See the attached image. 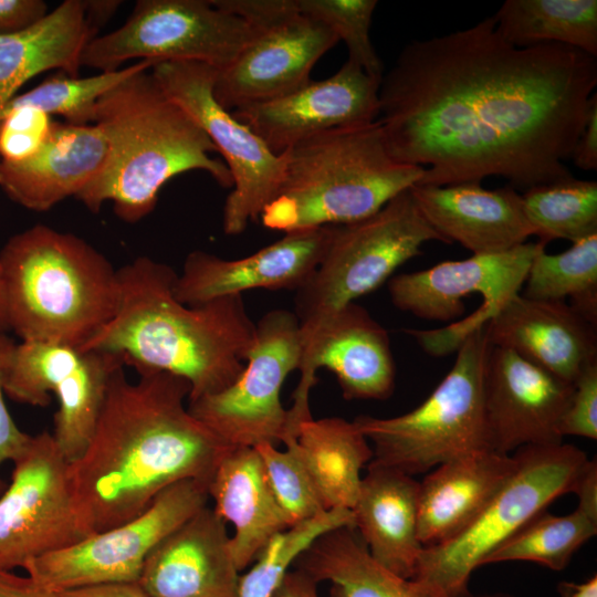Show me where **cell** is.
<instances>
[{
    "label": "cell",
    "instance_id": "cell-13",
    "mask_svg": "<svg viewBox=\"0 0 597 597\" xmlns=\"http://www.w3.org/2000/svg\"><path fill=\"white\" fill-rule=\"evenodd\" d=\"M255 325L254 342L238 378L218 392L188 400L190 413L231 448L282 441L289 411L281 402V389L301 360L294 313L273 310Z\"/></svg>",
    "mask_w": 597,
    "mask_h": 597
},
{
    "label": "cell",
    "instance_id": "cell-6",
    "mask_svg": "<svg viewBox=\"0 0 597 597\" xmlns=\"http://www.w3.org/2000/svg\"><path fill=\"white\" fill-rule=\"evenodd\" d=\"M283 154L282 182L259 219L284 233L363 220L425 172L389 155L378 121L314 134Z\"/></svg>",
    "mask_w": 597,
    "mask_h": 597
},
{
    "label": "cell",
    "instance_id": "cell-30",
    "mask_svg": "<svg viewBox=\"0 0 597 597\" xmlns=\"http://www.w3.org/2000/svg\"><path fill=\"white\" fill-rule=\"evenodd\" d=\"M317 584H331L329 597H453L443 589L391 572L369 553L353 526L320 535L294 562Z\"/></svg>",
    "mask_w": 597,
    "mask_h": 597
},
{
    "label": "cell",
    "instance_id": "cell-31",
    "mask_svg": "<svg viewBox=\"0 0 597 597\" xmlns=\"http://www.w3.org/2000/svg\"><path fill=\"white\" fill-rule=\"evenodd\" d=\"M295 447L326 510H352L362 470L373 449L354 421L339 417L306 419L298 426Z\"/></svg>",
    "mask_w": 597,
    "mask_h": 597
},
{
    "label": "cell",
    "instance_id": "cell-12",
    "mask_svg": "<svg viewBox=\"0 0 597 597\" xmlns=\"http://www.w3.org/2000/svg\"><path fill=\"white\" fill-rule=\"evenodd\" d=\"M150 72L164 93L184 108L223 157L232 177L222 216L226 234L258 220L283 179L284 154H274L213 95L217 70L199 62H158Z\"/></svg>",
    "mask_w": 597,
    "mask_h": 597
},
{
    "label": "cell",
    "instance_id": "cell-41",
    "mask_svg": "<svg viewBox=\"0 0 597 597\" xmlns=\"http://www.w3.org/2000/svg\"><path fill=\"white\" fill-rule=\"evenodd\" d=\"M561 436L597 439V359L573 383V391L559 421Z\"/></svg>",
    "mask_w": 597,
    "mask_h": 597
},
{
    "label": "cell",
    "instance_id": "cell-33",
    "mask_svg": "<svg viewBox=\"0 0 597 597\" xmlns=\"http://www.w3.org/2000/svg\"><path fill=\"white\" fill-rule=\"evenodd\" d=\"M492 18L513 46L557 43L597 56L596 0H506Z\"/></svg>",
    "mask_w": 597,
    "mask_h": 597
},
{
    "label": "cell",
    "instance_id": "cell-35",
    "mask_svg": "<svg viewBox=\"0 0 597 597\" xmlns=\"http://www.w3.org/2000/svg\"><path fill=\"white\" fill-rule=\"evenodd\" d=\"M524 213L544 247L555 240L578 241L597 233V182L569 178L526 189Z\"/></svg>",
    "mask_w": 597,
    "mask_h": 597
},
{
    "label": "cell",
    "instance_id": "cell-10",
    "mask_svg": "<svg viewBox=\"0 0 597 597\" xmlns=\"http://www.w3.org/2000/svg\"><path fill=\"white\" fill-rule=\"evenodd\" d=\"M258 32L212 0H139L119 28L90 41L81 65L106 72L138 59L192 61L223 71Z\"/></svg>",
    "mask_w": 597,
    "mask_h": 597
},
{
    "label": "cell",
    "instance_id": "cell-19",
    "mask_svg": "<svg viewBox=\"0 0 597 597\" xmlns=\"http://www.w3.org/2000/svg\"><path fill=\"white\" fill-rule=\"evenodd\" d=\"M379 86L380 81L347 60L325 80L231 113L280 155L314 134L377 121Z\"/></svg>",
    "mask_w": 597,
    "mask_h": 597
},
{
    "label": "cell",
    "instance_id": "cell-7",
    "mask_svg": "<svg viewBox=\"0 0 597 597\" xmlns=\"http://www.w3.org/2000/svg\"><path fill=\"white\" fill-rule=\"evenodd\" d=\"M409 189L363 220L334 226L320 264L296 290L298 370L306 366L322 332L341 310L379 287L400 265L420 254L425 243H446L423 218Z\"/></svg>",
    "mask_w": 597,
    "mask_h": 597
},
{
    "label": "cell",
    "instance_id": "cell-49",
    "mask_svg": "<svg viewBox=\"0 0 597 597\" xmlns=\"http://www.w3.org/2000/svg\"><path fill=\"white\" fill-rule=\"evenodd\" d=\"M8 329L6 313H4V303L2 295V287L0 281V332H6Z\"/></svg>",
    "mask_w": 597,
    "mask_h": 597
},
{
    "label": "cell",
    "instance_id": "cell-40",
    "mask_svg": "<svg viewBox=\"0 0 597 597\" xmlns=\"http://www.w3.org/2000/svg\"><path fill=\"white\" fill-rule=\"evenodd\" d=\"M54 121L33 106L0 107V160L23 161L48 140Z\"/></svg>",
    "mask_w": 597,
    "mask_h": 597
},
{
    "label": "cell",
    "instance_id": "cell-22",
    "mask_svg": "<svg viewBox=\"0 0 597 597\" xmlns=\"http://www.w3.org/2000/svg\"><path fill=\"white\" fill-rule=\"evenodd\" d=\"M332 371L343 397L386 399L395 388L396 367L387 331L356 303L341 310L318 337L293 394L291 409L310 412V392L316 373Z\"/></svg>",
    "mask_w": 597,
    "mask_h": 597
},
{
    "label": "cell",
    "instance_id": "cell-2",
    "mask_svg": "<svg viewBox=\"0 0 597 597\" xmlns=\"http://www.w3.org/2000/svg\"><path fill=\"white\" fill-rule=\"evenodd\" d=\"M189 395V383L176 375L143 373L130 381L124 367L114 373L84 452L67 463L91 535L140 515L172 484H209L231 447L190 413Z\"/></svg>",
    "mask_w": 597,
    "mask_h": 597
},
{
    "label": "cell",
    "instance_id": "cell-50",
    "mask_svg": "<svg viewBox=\"0 0 597 597\" xmlns=\"http://www.w3.org/2000/svg\"><path fill=\"white\" fill-rule=\"evenodd\" d=\"M469 597H513V596L511 594H509V593L496 591V593L481 594V595H478V596L470 595Z\"/></svg>",
    "mask_w": 597,
    "mask_h": 597
},
{
    "label": "cell",
    "instance_id": "cell-34",
    "mask_svg": "<svg viewBox=\"0 0 597 597\" xmlns=\"http://www.w3.org/2000/svg\"><path fill=\"white\" fill-rule=\"evenodd\" d=\"M522 295L534 300L564 301L597 326V233L572 242L557 254L542 247L531 262Z\"/></svg>",
    "mask_w": 597,
    "mask_h": 597
},
{
    "label": "cell",
    "instance_id": "cell-17",
    "mask_svg": "<svg viewBox=\"0 0 597 597\" xmlns=\"http://www.w3.org/2000/svg\"><path fill=\"white\" fill-rule=\"evenodd\" d=\"M540 242L523 243L492 254H472L468 259L443 261L429 269L401 273L390 279L388 292L392 304L416 317L450 322L463 315V298L480 294L483 306L465 320L462 337L483 325L511 296L520 293Z\"/></svg>",
    "mask_w": 597,
    "mask_h": 597
},
{
    "label": "cell",
    "instance_id": "cell-36",
    "mask_svg": "<svg viewBox=\"0 0 597 597\" xmlns=\"http://www.w3.org/2000/svg\"><path fill=\"white\" fill-rule=\"evenodd\" d=\"M156 62L137 61L126 67L80 77L57 75L48 77L32 90L15 95L6 107L33 106L49 115H60L72 125H88L95 121L96 104L101 96L130 75L150 70Z\"/></svg>",
    "mask_w": 597,
    "mask_h": 597
},
{
    "label": "cell",
    "instance_id": "cell-15",
    "mask_svg": "<svg viewBox=\"0 0 597 597\" xmlns=\"http://www.w3.org/2000/svg\"><path fill=\"white\" fill-rule=\"evenodd\" d=\"M119 355L61 344L21 342L15 345L4 394L22 404L45 407L50 394L59 400L53 439L67 463L84 452L114 373L124 367Z\"/></svg>",
    "mask_w": 597,
    "mask_h": 597
},
{
    "label": "cell",
    "instance_id": "cell-48",
    "mask_svg": "<svg viewBox=\"0 0 597 597\" xmlns=\"http://www.w3.org/2000/svg\"><path fill=\"white\" fill-rule=\"evenodd\" d=\"M561 597H597V576L585 582H561L557 586Z\"/></svg>",
    "mask_w": 597,
    "mask_h": 597
},
{
    "label": "cell",
    "instance_id": "cell-21",
    "mask_svg": "<svg viewBox=\"0 0 597 597\" xmlns=\"http://www.w3.org/2000/svg\"><path fill=\"white\" fill-rule=\"evenodd\" d=\"M226 522L206 505L147 556L138 583L149 597H239L240 572Z\"/></svg>",
    "mask_w": 597,
    "mask_h": 597
},
{
    "label": "cell",
    "instance_id": "cell-32",
    "mask_svg": "<svg viewBox=\"0 0 597 597\" xmlns=\"http://www.w3.org/2000/svg\"><path fill=\"white\" fill-rule=\"evenodd\" d=\"M574 493L577 507L567 515L544 510L502 543L483 565L502 562H533L553 570L569 564L582 545L597 534V463L589 460Z\"/></svg>",
    "mask_w": 597,
    "mask_h": 597
},
{
    "label": "cell",
    "instance_id": "cell-39",
    "mask_svg": "<svg viewBox=\"0 0 597 597\" xmlns=\"http://www.w3.org/2000/svg\"><path fill=\"white\" fill-rule=\"evenodd\" d=\"M295 3L301 13L327 25L345 42L349 61L381 82L384 64L370 39L376 0H295Z\"/></svg>",
    "mask_w": 597,
    "mask_h": 597
},
{
    "label": "cell",
    "instance_id": "cell-23",
    "mask_svg": "<svg viewBox=\"0 0 597 597\" xmlns=\"http://www.w3.org/2000/svg\"><path fill=\"white\" fill-rule=\"evenodd\" d=\"M492 346L511 349L573 384L597 359L596 327L565 301L514 294L485 322Z\"/></svg>",
    "mask_w": 597,
    "mask_h": 597
},
{
    "label": "cell",
    "instance_id": "cell-42",
    "mask_svg": "<svg viewBox=\"0 0 597 597\" xmlns=\"http://www.w3.org/2000/svg\"><path fill=\"white\" fill-rule=\"evenodd\" d=\"M15 345L4 332H0V468L7 461L14 462L20 458L33 437L17 426L4 402V383ZM6 488V482L0 475V495Z\"/></svg>",
    "mask_w": 597,
    "mask_h": 597
},
{
    "label": "cell",
    "instance_id": "cell-3",
    "mask_svg": "<svg viewBox=\"0 0 597 597\" xmlns=\"http://www.w3.org/2000/svg\"><path fill=\"white\" fill-rule=\"evenodd\" d=\"M119 303L113 318L81 349L119 355L143 373H168L190 385L188 400L229 387L255 337L242 295L187 305L174 294L177 273L139 256L117 270Z\"/></svg>",
    "mask_w": 597,
    "mask_h": 597
},
{
    "label": "cell",
    "instance_id": "cell-8",
    "mask_svg": "<svg viewBox=\"0 0 597 597\" xmlns=\"http://www.w3.org/2000/svg\"><path fill=\"white\" fill-rule=\"evenodd\" d=\"M490 347L484 323L463 336L449 373L413 410L392 418L358 416L354 422L371 442L373 461L413 476L492 450L483 392Z\"/></svg>",
    "mask_w": 597,
    "mask_h": 597
},
{
    "label": "cell",
    "instance_id": "cell-4",
    "mask_svg": "<svg viewBox=\"0 0 597 597\" xmlns=\"http://www.w3.org/2000/svg\"><path fill=\"white\" fill-rule=\"evenodd\" d=\"M94 124L107 151L98 172L76 196L92 212L112 201L119 219L139 221L154 210L167 181L191 170L206 171L224 188L233 186L224 161L212 157L217 149L209 137L164 93L150 70L101 96Z\"/></svg>",
    "mask_w": 597,
    "mask_h": 597
},
{
    "label": "cell",
    "instance_id": "cell-43",
    "mask_svg": "<svg viewBox=\"0 0 597 597\" xmlns=\"http://www.w3.org/2000/svg\"><path fill=\"white\" fill-rule=\"evenodd\" d=\"M48 13L42 0H0V35L23 30Z\"/></svg>",
    "mask_w": 597,
    "mask_h": 597
},
{
    "label": "cell",
    "instance_id": "cell-29",
    "mask_svg": "<svg viewBox=\"0 0 597 597\" xmlns=\"http://www.w3.org/2000/svg\"><path fill=\"white\" fill-rule=\"evenodd\" d=\"M208 495L217 515L233 526L230 544L239 572L250 567L269 543L289 528L255 448H230L211 476Z\"/></svg>",
    "mask_w": 597,
    "mask_h": 597
},
{
    "label": "cell",
    "instance_id": "cell-20",
    "mask_svg": "<svg viewBox=\"0 0 597 597\" xmlns=\"http://www.w3.org/2000/svg\"><path fill=\"white\" fill-rule=\"evenodd\" d=\"M333 229L325 226L284 233L282 239L235 260L192 251L177 274L174 294L184 304L197 305L255 289L296 291L320 264Z\"/></svg>",
    "mask_w": 597,
    "mask_h": 597
},
{
    "label": "cell",
    "instance_id": "cell-27",
    "mask_svg": "<svg viewBox=\"0 0 597 597\" xmlns=\"http://www.w3.org/2000/svg\"><path fill=\"white\" fill-rule=\"evenodd\" d=\"M515 464L514 454L485 450L430 470L419 482L418 535L423 548L443 544L469 527Z\"/></svg>",
    "mask_w": 597,
    "mask_h": 597
},
{
    "label": "cell",
    "instance_id": "cell-1",
    "mask_svg": "<svg viewBox=\"0 0 597 597\" xmlns=\"http://www.w3.org/2000/svg\"><path fill=\"white\" fill-rule=\"evenodd\" d=\"M596 85V57L513 46L491 17L408 43L383 75L377 121L389 155L425 168L416 185L500 176L528 189L572 177Z\"/></svg>",
    "mask_w": 597,
    "mask_h": 597
},
{
    "label": "cell",
    "instance_id": "cell-5",
    "mask_svg": "<svg viewBox=\"0 0 597 597\" xmlns=\"http://www.w3.org/2000/svg\"><path fill=\"white\" fill-rule=\"evenodd\" d=\"M8 329L22 342L82 347L115 315L117 270L83 239L36 224L0 252Z\"/></svg>",
    "mask_w": 597,
    "mask_h": 597
},
{
    "label": "cell",
    "instance_id": "cell-9",
    "mask_svg": "<svg viewBox=\"0 0 597 597\" xmlns=\"http://www.w3.org/2000/svg\"><path fill=\"white\" fill-rule=\"evenodd\" d=\"M516 464L482 513L454 538L425 547L413 579L453 597H469L472 573L484 559L557 498L574 493L589 460L573 444L527 446L513 452Z\"/></svg>",
    "mask_w": 597,
    "mask_h": 597
},
{
    "label": "cell",
    "instance_id": "cell-26",
    "mask_svg": "<svg viewBox=\"0 0 597 597\" xmlns=\"http://www.w3.org/2000/svg\"><path fill=\"white\" fill-rule=\"evenodd\" d=\"M106 151L105 137L95 124L54 122L35 155L19 163L0 160V187L19 205L46 211L76 197L101 169Z\"/></svg>",
    "mask_w": 597,
    "mask_h": 597
},
{
    "label": "cell",
    "instance_id": "cell-28",
    "mask_svg": "<svg viewBox=\"0 0 597 597\" xmlns=\"http://www.w3.org/2000/svg\"><path fill=\"white\" fill-rule=\"evenodd\" d=\"M418 498L419 482L412 475L371 460L352 509L355 528L371 556L405 578H413L423 549Z\"/></svg>",
    "mask_w": 597,
    "mask_h": 597
},
{
    "label": "cell",
    "instance_id": "cell-47",
    "mask_svg": "<svg viewBox=\"0 0 597 597\" xmlns=\"http://www.w3.org/2000/svg\"><path fill=\"white\" fill-rule=\"evenodd\" d=\"M271 597H320L317 583L301 569L287 570Z\"/></svg>",
    "mask_w": 597,
    "mask_h": 597
},
{
    "label": "cell",
    "instance_id": "cell-46",
    "mask_svg": "<svg viewBox=\"0 0 597 597\" xmlns=\"http://www.w3.org/2000/svg\"><path fill=\"white\" fill-rule=\"evenodd\" d=\"M0 597H59L28 575L21 576L13 572L0 570Z\"/></svg>",
    "mask_w": 597,
    "mask_h": 597
},
{
    "label": "cell",
    "instance_id": "cell-37",
    "mask_svg": "<svg viewBox=\"0 0 597 597\" xmlns=\"http://www.w3.org/2000/svg\"><path fill=\"white\" fill-rule=\"evenodd\" d=\"M343 526H354L352 510L332 509L277 534L240 576L239 597H271L290 566L312 542Z\"/></svg>",
    "mask_w": 597,
    "mask_h": 597
},
{
    "label": "cell",
    "instance_id": "cell-45",
    "mask_svg": "<svg viewBox=\"0 0 597 597\" xmlns=\"http://www.w3.org/2000/svg\"><path fill=\"white\" fill-rule=\"evenodd\" d=\"M59 597H149L138 582H115L55 591Z\"/></svg>",
    "mask_w": 597,
    "mask_h": 597
},
{
    "label": "cell",
    "instance_id": "cell-44",
    "mask_svg": "<svg viewBox=\"0 0 597 597\" xmlns=\"http://www.w3.org/2000/svg\"><path fill=\"white\" fill-rule=\"evenodd\" d=\"M570 158L583 170L597 169V94L594 93L585 126L577 138Z\"/></svg>",
    "mask_w": 597,
    "mask_h": 597
},
{
    "label": "cell",
    "instance_id": "cell-25",
    "mask_svg": "<svg viewBox=\"0 0 597 597\" xmlns=\"http://www.w3.org/2000/svg\"><path fill=\"white\" fill-rule=\"evenodd\" d=\"M119 3L65 0L32 25L0 35V107L40 73L78 76L86 45Z\"/></svg>",
    "mask_w": 597,
    "mask_h": 597
},
{
    "label": "cell",
    "instance_id": "cell-24",
    "mask_svg": "<svg viewBox=\"0 0 597 597\" xmlns=\"http://www.w3.org/2000/svg\"><path fill=\"white\" fill-rule=\"evenodd\" d=\"M412 198L427 222L444 239L472 254L514 249L534 235L522 197L513 188L486 189L481 182L413 185Z\"/></svg>",
    "mask_w": 597,
    "mask_h": 597
},
{
    "label": "cell",
    "instance_id": "cell-18",
    "mask_svg": "<svg viewBox=\"0 0 597 597\" xmlns=\"http://www.w3.org/2000/svg\"><path fill=\"white\" fill-rule=\"evenodd\" d=\"M572 391L573 384L491 345L483 392L492 450L512 454L527 446L562 443L558 426Z\"/></svg>",
    "mask_w": 597,
    "mask_h": 597
},
{
    "label": "cell",
    "instance_id": "cell-11",
    "mask_svg": "<svg viewBox=\"0 0 597 597\" xmlns=\"http://www.w3.org/2000/svg\"><path fill=\"white\" fill-rule=\"evenodd\" d=\"M212 1L259 31L229 67L217 71L213 95L230 112L304 86L315 63L339 41L327 25L301 13L295 0Z\"/></svg>",
    "mask_w": 597,
    "mask_h": 597
},
{
    "label": "cell",
    "instance_id": "cell-16",
    "mask_svg": "<svg viewBox=\"0 0 597 597\" xmlns=\"http://www.w3.org/2000/svg\"><path fill=\"white\" fill-rule=\"evenodd\" d=\"M0 495V570L13 572L91 534L77 513L67 461L52 433L32 437Z\"/></svg>",
    "mask_w": 597,
    "mask_h": 597
},
{
    "label": "cell",
    "instance_id": "cell-14",
    "mask_svg": "<svg viewBox=\"0 0 597 597\" xmlns=\"http://www.w3.org/2000/svg\"><path fill=\"white\" fill-rule=\"evenodd\" d=\"M208 484L185 480L163 491L135 519L92 534L24 566L41 586L64 589L115 582H138L150 552L172 531L207 505Z\"/></svg>",
    "mask_w": 597,
    "mask_h": 597
},
{
    "label": "cell",
    "instance_id": "cell-38",
    "mask_svg": "<svg viewBox=\"0 0 597 597\" xmlns=\"http://www.w3.org/2000/svg\"><path fill=\"white\" fill-rule=\"evenodd\" d=\"M294 440L295 437L284 438L283 451L271 443L254 447L271 492L289 527L327 511L310 479Z\"/></svg>",
    "mask_w": 597,
    "mask_h": 597
}]
</instances>
